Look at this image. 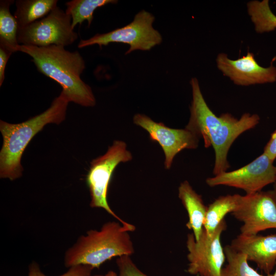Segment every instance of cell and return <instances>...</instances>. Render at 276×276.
Returning <instances> with one entry per match:
<instances>
[{"instance_id": "4fadbf2b", "label": "cell", "mask_w": 276, "mask_h": 276, "mask_svg": "<svg viewBox=\"0 0 276 276\" xmlns=\"http://www.w3.org/2000/svg\"><path fill=\"white\" fill-rule=\"evenodd\" d=\"M236 251L246 255L266 274H271L276 264V234L262 236L240 234L230 244Z\"/></svg>"}, {"instance_id": "603a6c76", "label": "cell", "mask_w": 276, "mask_h": 276, "mask_svg": "<svg viewBox=\"0 0 276 276\" xmlns=\"http://www.w3.org/2000/svg\"><path fill=\"white\" fill-rule=\"evenodd\" d=\"M12 52L5 48L0 46V86L5 79V71L8 60Z\"/></svg>"}, {"instance_id": "7402d4cb", "label": "cell", "mask_w": 276, "mask_h": 276, "mask_svg": "<svg viewBox=\"0 0 276 276\" xmlns=\"http://www.w3.org/2000/svg\"><path fill=\"white\" fill-rule=\"evenodd\" d=\"M119 276H148L141 271L130 258V256H122L117 259Z\"/></svg>"}, {"instance_id": "30bf717a", "label": "cell", "mask_w": 276, "mask_h": 276, "mask_svg": "<svg viewBox=\"0 0 276 276\" xmlns=\"http://www.w3.org/2000/svg\"><path fill=\"white\" fill-rule=\"evenodd\" d=\"M273 163L263 152L253 161L239 169L225 171L206 178V183L211 187L226 186L242 189L246 195L254 194L274 182L276 167Z\"/></svg>"}, {"instance_id": "d6986e66", "label": "cell", "mask_w": 276, "mask_h": 276, "mask_svg": "<svg viewBox=\"0 0 276 276\" xmlns=\"http://www.w3.org/2000/svg\"><path fill=\"white\" fill-rule=\"evenodd\" d=\"M247 6L257 32H269L276 29V15L270 9L269 1H252Z\"/></svg>"}, {"instance_id": "484cf974", "label": "cell", "mask_w": 276, "mask_h": 276, "mask_svg": "<svg viewBox=\"0 0 276 276\" xmlns=\"http://www.w3.org/2000/svg\"><path fill=\"white\" fill-rule=\"evenodd\" d=\"M273 190L276 192V177L274 182H273Z\"/></svg>"}, {"instance_id": "8992f818", "label": "cell", "mask_w": 276, "mask_h": 276, "mask_svg": "<svg viewBox=\"0 0 276 276\" xmlns=\"http://www.w3.org/2000/svg\"><path fill=\"white\" fill-rule=\"evenodd\" d=\"M132 159V154L127 150L126 144L122 141H114L104 154L90 162L86 179L91 197L90 206L103 209L121 224L126 225L130 223L123 220L111 209L107 200V195L116 168L120 163Z\"/></svg>"}, {"instance_id": "e0dca14e", "label": "cell", "mask_w": 276, "mask_h": 276, "mask_svg": "<svg viewBox=\"0 0 276 276\" xmlns=\"http://www.w3.org/2000/svg\"><path fill=\"white\" fill-rule=\"evenodd\" d=\"M12 0L0 1V46L11 52L18 51L20 45L17 40L18 26L16 18L10 11Z\"/></svg>"}, {"instance_id": "7c38bea8", "label": "cell", "mask_w": 276, "mask_h": 276, "mask_svg": "<svg viewBox=\"0 0 276 276\" xmlns=\"http://www.w3.org/2000/svg\"><path fill=\"white\" fill-rule=\"evenodd\" d=\"M216 63L224 75L238 85L273 83L276 81V67L272 63L267 67H262L256 60L254 54L249 52L236 60H232L225 54L221 53L217 56Z\"/></svg>"}, {"instance_id": "6da1fadb", "label": "cell", "mask_w": 276, "mask_h": 276, "mask_svg": "<svg viewBox=\"0 0 276 276\" xmlns=\"http://www.w3.org/2000/svg\"><path fill=\"white\" fill-rule=\"evenodd\" d=\"M190 84L192 101L186 128L201 137L205 148H213L215 157L213 173L216 176L229 168L227 155L231 146L239 135L255 127L260 117L249 113H244L240 119L229 113L218 117L206 104L197 79L192 78Z\"/></svg>"}, {"instance_id": "5bb4252c", "label": "cell", "mask_w": 276, "mask_h": 276, "mask_svg": "<svg viewBox=\"0 0 276 276\" xmlns=\"http://www.w3.org/2000/svg\"><path fill=\"white\" fill-rule=\"evenodd\" d=\"M178 197L187 211L189 217L186 226L193 231L196 241L203 230V223L207 207L201 196L197 194L187 180L182 182L178 187Z\"/></svg>"}, {"instance_id": "d4e9b609", "label": "cell", "mask_w": 276, "mask_h": 276, "mask_svg": "<svg viewBox=\"0 0 276 276\" xmlns=\"http://www.w3.org/2000/svg\"><path fill=\"white\" fill-rule=\"evenodd\" d=\"M104 276H117V274L114 271L110 270Z\"/></svg>"}, {"instance_id": "3957f363", "label": "cell", "mask_w": 276, "mask_h": 276, "mask_svg": "<svg viewBox=\"0 0 276 276\" xmlns=\"http://www.w3.org/2000/svg\"><path fill=\"white\" fill-rule=\"evenodd\" d=\"M70 102L61 91L50 107L41 113L18 124L1 120L0 131L3 142L0 152V177L14 180L22 176V155L34 136L48 124H59L65 119Z\"/></svg>"}, {"instance_id": "ffe728a7", "label": "cell", "mask_w": 276, "mask_h": 276, "mask_svg": "<svg viewBox=\"0 0 276 276\" xmlns=\"http://www.w3.org/2000/svg\"><path fill=\"white\" fill-rule=\"evenodd\" d=\"M224 251L227 263L222 269L221 276H273L258 273L248 264L246 255L236 251L230 245H226Z\"/></svg>"}, {"instance_id": "277c9868", "label": "cell", "mask_w": 276, "mask_h": 276, "mask_svg": "<svg viewBox=\"0 0 276 276\" xmlns=\"http://www.w3.org/2000/svg\"><path fill=\"white\" fill-rule=\"evenodd\" d=\"M135 228L131 224L121 225L109 221L99 231H89L65 252V266L83 264L94 269L113 257L131 255L134 247L129 232Z\"/></svg>"}, {"instance_id": "7a4b0ae2", "label": "cell", "mask_w": 276, "mask_h": 276, "mask_svg": "<svg viewBox=\"0 0 276 276\" xmlns=\"http://www.w3.org/2000/svg\"><path fill=\"white\" fill-rule=\"evenodd\" d=\"M18 51L32 58L37 70L60 84L70 102L93 107L96 101L90 86L81 78L85 68L84 60L78 51L51 45L39 47L20 44Z\"/></svg>"}, {"instance_id": "8fae6325", "label": "cell", "mask_w": 276, "mask_h": 276, "mask_svg": "<svg viewBox=\"0 0 276 276\" xmlns=\"http://www.w3.org/2000/svg\"><path fill=\"white\" fill-rule=\"evenodd\" d=\"M133 123L146 130L151 141L157 142L165 156V167L169 169L175 156L181 151L195 149L198 146L199 137L187 128L173 129L157 123L144 114L137 113Z\"/></svg>"}, {"instance_id": "cb8c5ba5", "label": "cell", "mask_w": 276, "mask_h": 276, "mask_svg": "<svg viewBox=\"0 0 276 276\" xmlns=\"http://www.w3.org/2000/svg\"><path fill=\"white\" fill-rule=\"evenodd\" d=\"M263 153L273 161L276 159V129L272 132L266 144Z\"/></svg>"}, {"instance_id": "5b68a950", "label": "cell", "mask_w": 276, "mask_h": 276, "mask_svg": "<svg viewBox=\"0 0 276 276\" xmlns=\"http://www.w3.org/2000/svg\"><path fill=\"white\" fill-rule=\"evenodd\" d=\"M155 17L151 13L143 10L137 13L127 25L103 34H96L91 38L81 39L79 48L98 44L100 48L110 43L127 44L129 49L125 54L135 50L148 51L161 43L160 33L152 26Z\"/></svg>"}, {"instance_id": "52a82bcc", "label": "cell", "mask_w": 276, "mask_h": 276, "mask_svg": "<svg viewBox=\"0 0 276 276\" xmlns=\"http://www.w3.org/2000/svg\"><path fill=\"white\" fill-rule=\"evenodd\" d=\"M77 38L78 34L72 27L71 17L58 6L44 17L18 29L17 34L19 44L39 47H65Z\"/></svg>"}, {"instance_id": "9c48e42d", "label": "cell", "mask_w": 276, "mask_h": 276, "mask_svg": "<svg viewBox=\"0 0 276 276\" xmlns=\"http://www.w3.org/2000/svg\"><path fill=\"white\" fill-rule=\"evenodd\" d=\"M243 224L240 234L257 235L261 231L276 228V192L261 191L241 195L238 205L232 213Z\"/></svg>"}, {"instance_id": "9a60e30c", "label": "cell", "mask_w": 276, "mask_h": 276, "mask_svg": "<svg viewBox=\"0 0 276 276\" xmlns=\"http://www.w3.org/2000/svg\"><path fill=\"white\" fill-rule=\"evenodd\" d=\"M57 0H17L14 14L18 29L48 15L57 6Z\"/></svg>"}, {"instance_id": "4316f807", "label": "cell", "mask_w": 276, "mask_h": 276, "mask_svg": "<svg viewBox=\"0 0 276 276\" xmlns=\"http://www.w3.org/2000/svg\"><path fill=\"white\" fill-rule=\"evenodd\" d=\"M276 265V264H275ZM273 276H276V269L274 273L273 274Z\"/></svg>"}, {"instance_id": "44dd1931", "label": "cell", "mask_w": 276, "mask_h": 276, "mask_svg": "<svg viewBox=\"0 0 276 276\" xmlns=\"http://www.w3.org/2000/svg\"><path fill=\"white\" fill-rule=\"evenodd\" d=\"M93 268L86 265H77L72 266L63 274L58 276H104L101 274H91ZM28 276H48L43 273L39 265L35 262H32L29 266Z\"/></svg>"}, {"instance_id": "ba28073f", "label": "cell", "mask_w": 276, "mask_h": 276, "mask_svg": "<svg viewBox=\"0 0 276 276\" xmlns=\"http://www.w3.org/2000/svg\"><path fill=\"white\" fill-rule=\"evenodd\" d=\"M224 219L211 234L203 229L198 240L189 234L186 241L188 267L187 271L200 276H221L226 257L221 242V236L226 229Z\"/></svg>"}, {"instance_id": "2e32d148", "label": "cell", "mask_w": 276, "mask_h": 276, "mask_svg": "<svg viewBox=\"0 0 276 276\" xmlns=\"http://www.w3.org/2000/svg\"><path fill=\"white\" fill-rule=\"evenodd\" d=\"M241 195L238 194L220 196L207 207L203 229L212 234L229 213L236 209Z\"/></svg>"}, {"instance_id": "ac0fdd59", "label": "cell", "mask_w": 276, "mask_h": 276, "mask_svg": "<svg viewBox=\"0 0 276 276\" xmlns=\"http://www.w3.org/2000/svg\"><path fill=\"white\" fill-rule=\"evenodd\" d=\"M117 2L116 0H73L66 3L65 12L71 17L73 29L77 24L81 25L84 20L87 21L89 27L97 8Z\"/></svg>"}]
</instances>
